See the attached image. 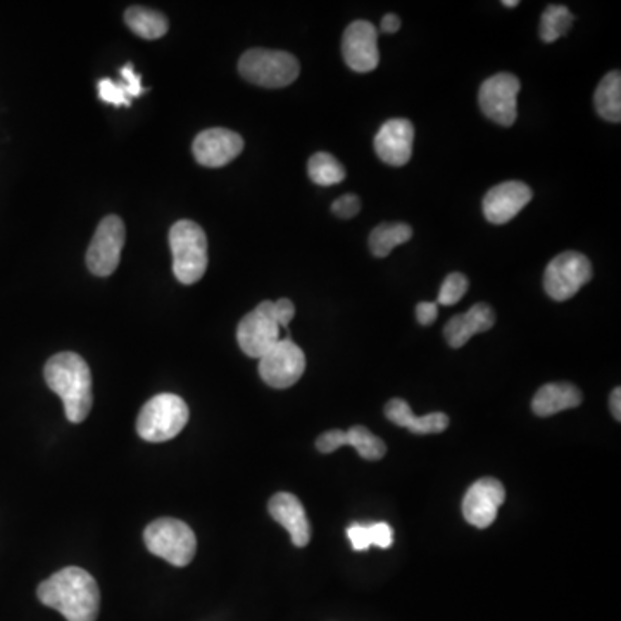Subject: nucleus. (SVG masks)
Here are the masks:
<instances>
[{"label":"nucleus","instance_id":"f257e3e1","mask_svg":"<svg viewBox=\"0 0 621 621\" xmlns=\"http://www.w3.org/2000/svg\"><path fill=\"white\" fill-rule=\"evenodd\" d=\"M38 599L68 621H95L101 608V590L95 578L76 566L57 571L38 585Z\"/></svg>","mask_w":621,"mask_h":621},{"label":"nucleus","instance_id":"f03ea898","mask_svg":"<svg viewBox=\"0 0 621 621\" xmlns=\"http://www.w3.org/2000/svg\"><path fill=\"white\" fill-rule=\"evenodd\" d=\"M45 382L63 399L64 413L71 423H82L92 409V373L76 352H59L44 368Z\"/></svg>","mask_w":621,"mask_h":621},{"label":"nucleus","instance_id":"7ed1b4c3","mask_svg":"<svg viewBox=\"0 0 621 621\" xmlns=\"http://www.w3.org/2000/svg\"><path fill=\"white\" fill-rule=\"evenodd\" d=\"M170 245L173 273L183 285L201 280L207 270V237L194 221L182 220L171 226Z\"/></svg>","mask_w":621,"mask_h":621},{"label":"nucleus","instance_id":"20e7f679","mask_svg":"<svg viewBox=\"0 0 621 621\" xmlns=\"http://www.w3.org/2000/svg\"><path fill=\"white\" fill-rule=\"evenodd\" d=\"M189 421V406L175 394H159L145 404L137 420V432L147 442L175 439Z\"/></svg>","mask_w":621,"mask_h":621},{"label":"nucleus","instance_id":"39448f33","mask_svg":"<svg viewBox=\"0 0 621 621\" xmlns=\"http://www.w3.org/2000/svg\"><path fill=\"white\" fill-rule=\"evenodd\" d=\"M240 75L258 87L282 88L297 80L301 64L289 52L251 49L240 57Z\"/></svg>","mask_w":621,"mask_h":621},{"label":"nucleus","instance_id":"423d86ee","mask_svg":"<svg viewBox=\"0 0 621 621\" xmlns=\"http://www.w3.org/2000/svg\"><path fill=\"white\" fill-rule=\"evenodd\" d=\"M144 540L152 554L173 566L190 565L197 551V539L192 528L175 518L152 521L145 528Z\"/></svg>","mask_w":621,"mask_h":621},{"label":"nucleus","instance_id":"0eeeda50","mask_svg":"<svg viewBox=\"0 0 621 621\" xmlns=\"http://www.w3.org/2000/svg\"><path fill=\"white\" fill-rule=\"evenodd\" d=\"M592 278V264L580 252H563L547 264L544 289L552 301H568Z\"/></svg>","mask_w":621,"mask_h":621},{"label":"nucleus","instance_id":"6e6552de","mask_svg":"<svg viewBox=\"0 0 621 621\" xmlns=\"http://www.w3.org/2000/svg\"><path fill=\"white\" fill-rule=\"evenodd\" d=\"M280 332L282 328L273 314V302L264 301L242 318L237 328V340L249 358L261 359L282 340Z\"/></svg>","mask_w":621,"mask_h":621},{"label":"nucleus","instance_id":"1a4fd4ad","mask_svg":"<svg viewBox=\"0 0 621 621\" xmlns=\"http://www.w3.org/2000/svg\"><path fill=\"white\" fill-rule=\"evenodd\" d=\"M521 83L511 73H497L485 80L478 92V104L482 113L497 125L511 126L518 114V94Z\"/></svg>","mask_w":621,"mask_h":621},{"label":"nucleus","instance_id":"9d476101","mask_svg":"<svg viewBox=\"0 0 621 621\" xmlns=\"http://www.w3.org/2000/svg\"><path fill=\"white\" fill-rule=\"evenodd\" d=\"M306 370V356L290 337L280 340L259 359V375L273 389H289L301 380Z\"/></svg>","mask_w":621,"mask_h":621},{"label":"nucleus","instance_id":"9b49d317","mask_svg":"<svg viewBox=\"0 0 621 621\" xmlns=\"http://www.w3.org/2000/svg\"><path fill=\"white\" fill-rule=\"evenodd\" d=\"M125 240L126 230L123 220L114 214L104 218L97 226L92 244L88 247V270L97 276L113 275L120 266Z\"/></svg>","mask_w":621,"mask_h":621},{"label":"nucleus","instance_id":"f8f14e48","mask_svg":"<svg viewBox=\"0 0 621 621\" xmlns=\"http://www.w3.org/2000/svg\"><path fill=\"white\" fill-rule=\"evenodd\" d=\"M345 64L356 73H370L380 63L377 26L370 21H354L347 26L342 38Z\"/></svg>","mask_w":621,"mask_h":621},{"label":"nucleus","instance_id":"ddd939ff","mask_svg":"<svg viewBox=\"0 0 621 621\" xmlns=\"http://www.w3.org/2000/svg\"><path fill=\"white\" fill-rule=\"evenodd\" d=\"M506 501V490L497 478H480L471 485L463 499V516L477 528H489L496 521L499 508Z\"/></svg>","mask_w":621,"mask_h":621},{"label":"nucleus","instance_id":"4468645a","mask_svg":"<svg viewBox=\"0 0 621 621\" xmlns=\"http://www.w3.org/2000/svg\"><path fill=\"white\" fill-rule=\"evenodd\" d=\"M192 149L197 163L206 168H221L242 154L244 138L226 128H209L197 135Z\"/></svg>","mask_w":621,"mask_h":621},{"label":"nucleus","instance_id":"2eb2a0df","mask_svg":"<svg viewBox=\"0 0 621 621\" xmlns=\"http://www.w3.org/2000/svg\"><path fill=\"white\" fill-rule=\"evenodd\" d=\"M532 195V189L523 182L499 183L483 197V216L492 225H504L532 201Z\"/></svg>","mask_w":621,"mask_h":621},{"label":"nucleus","instance_id":"dca6fc26","mask_svg":"<svg viewBox=\"0 0 621 621\" xmlns=\"http://www.w3.org/2000/svg\"><path fill=\"white\" fill-rule=\"evenodd\" d=\"M414 126L411 121L394 118L385 121L375 137V152L383 163L404 166L413 154Z\"/></svg>","mask_w":621,"mask_h":621},{"label":"nucleus","instance_id":"f3484780","mask_svg":"<svg viewBox=\"0 0 621 621\" xmlns=\"http://www.w3.org/2000/svg\"><path fill=\"white\" fill-rule=\"evenodd\" d=\"M351 446L358 451L359 456L368 461H378L385 456L387 446L383 440L371 433L366 427H352L347 432L342 430H330L318 437L316 449L323 454L339 451L340 447Z\"/></svg>","mask_w":621,"mask_h":621},{"label":"nucleus","instance_id":"a211bd4d","mask_svg":"<svg viewBox=\"0 0 621 621\" xmlns=\"http://www.w3.org/2000/svg\"><path fill=\"white\" fill-rule=\"evenodd\" d=\"M268 511L276 523L290 534L295 547H306L311 540V525L302 502L289 492H278L271 497Z\"/></svg>","mask_w":621,"mask_h":621},{"label":"nucleus","instance_id":"6ab92c4d","mask_svg":"<svg viewBox=\"0 0 621 621\" xmlns=\"http://www.w3.org/2000/svg\"><path fill=\"white\" fill-rule=\"evenodd\" d=\"M496 323V314L489 304H475L468 309L465 314H456L454 318L447 321L444 328L447 344L452 349H459L468 344V340L477 333L489 332L490 328Z\"/></svg>","mask_w":621,"mask_h":621},{"label":"nucleus","instance_id":"aec40b11","mask_svg":"<svg viewBox=\"0 0 621 621\" xmlns=\"http://www.w3.org/2000/svg\"><path fill=\"white\" fill-rule=\"evenodd\" d=\"M385 416L394 425L408 428L416 435L444 432L449 427V416L444 413H430L427 416H414L409 404L402 399H392L385 406Z\"/></svg>","mask_w":621,"mask_h":621},{"label":"nucleus","instance_id":"412c9836","mask_svg":"<svg viewBox=\"0 0 621 621\" xmlns=\"http://www.w3.org/2000/svg\"><path fill=\"white\" fill-rule=\"evenodd\" d=\"M582 401L584 396L575 385L566 382L546 383L535 394L532 409L540 418H547L566 409L577 408Z\"/></svg>","mask_w":621,"mask_h":621},{"label":"nucleus","instance_id":"4be33fe9","mask_svg":"<svg viewBox=\"0 0 621 621\" xmlns=\"http://www.w3.org/2000/svg\"><path fill=\"white\" fill-rule=\"evenodd\" d=\"M125 23L137 37L145 38V40L164 37L170 30L168 18L163 13L152 11L147 7H130L125 13Z\"/></svg>","mask_w":621,"mask_h":621},{"label":"nucleus","instance_id":"5701e85b","mask_svg":"<svg viewBox=\"0 0 621 621\" xmlns=\"http://www.w3.org/2000/svg\"><path fill=\"white\" fill-rule=\"evenodd\" d=\"M594 106L603 120L611 123L621 121V75L620 71H611L597 85Z\"/></svg>","mask_w":621,"mask_h":621},{"label":"nucleus","instance_id":"b1692460","mask_svg":"<svg viewBox=\"0 0 621 621\" xmlns=\"http://www.w3.org/2000/svg\"><path fill=\"white\" fill-rule=\"evenodd\" d=\"M413 237V228L406 223H382L370 233V251L375 258H387L397 245Z\"/></svg>","mask_w":621,"mask_h":621},{"label":"nucleus","instance_id":"393cba45","mask_svg":"<svg viewBox=\"0 0 621 621\" xmlns=\"http://www.w3.org/2000/svg\"><path fill=\"white\" fill-rule=\"evenodd\" d=\"M347 537L351 540L354 551H368L370 546L389 549L394 542V532L387 523H373V525L356 523L347 528Z\"/></svg>","mask_w":621,"mask_h":621},{"label":"nucleus","instance_id":"a878e982","mask_svg":"<svg viewBox=\"0 0 621 621\" xmlns=\"http://www.w3.org/2000/svg\"><path fill=\"white\" fill-rule=\"evenodd\" d=\"M308 175L311 182L320 187H332L337 183L344 182L345 168L340 164L337 157L328 152H316L309 157Z\"/></svg>","mask_w":621,"mask_h":621},{"label":"nucleus","instance_id":"bb28decb","mask_svg":"<svg viewBox=\"0 0 621 621\" xmlns=\"http://www.w3.org/2000/svg\"><path fill=\"white\" fill-rule=\"evenodd\" d=\"M573 14L566 6H549L540 18V38L551 44L558 38L565 37L573 26Z\"/></svg>","mask_w":621,"mask_h":621},{"label":"nucleus","instance_id":"cd10ccee","mask_svg":"<svg viewBox=\"0 0 621 621\" xmlns=\"http://www.w3.org/2000/svg\"><path fill=\"white\" fill-rule=\"evenodd\" d=\"M468 285H470V282H468V278L463 273H458V271L451 273L442 283V287H440L437 304H440V306H454V304H458L463 299V295L468 292Z\"/></svg>","mask_w":621,"mask_h":621},{"label":"nucleus","instance_id":"c85d7f7f","mask_svg":"<svg viewBox=\"0 0 621 621\" xmlns=\"http://www.w3.org/2000/svg\"><path fill=\"white\" fill-rule=\"evenodd\" d=\"M99 97H101V101L107 102L111 106H132V99L126 94L125 85L113 82L109 78L99 82Z\"/></svg>","mask_w":621,"mask_h":621},{"label":"nucleus","instance_id":"c756f323","mask_svg":"<svg viewBox=\"0 0 621 621\" xmlns=\"http://www.w3.org/2000/svg\"><path fill=\"white\" fill-rule=\"evenodd\" d=\"M361 211V199L358 195L345 194L332 204V213L342 220H351Z\"/></svg>","mask_w":621,"mask_h":621},{"label":"nucleus","instance_id":"7c9ffc66","mask_svg":"<svg viewBox=\"0 0 621 621\" xmlns=\"http://www.w3.org/2000/svg\"><path fill=\"white\" fill-rule=\"evenodd\" d=\"M121 78H123V85H125L126 94L130 99L144 94L145 88L142 87V80H140V75L135 73L132 64L128 63L121 68Z\"/></svg>","mask_w":621,"mask_h":621},{"label":"nucleus","instance_id":"2f4dec72","mask_svg":"<svg viewBox=\"0 0 621 621\" xmlns=\"http://www.w3.org/2000/svg\"><path fill=\"white\" fill-rule=\"evenodd\" d=\"M273 314H275L276 321H278L280 328L287 330L290 321L294 320V302L289 301V299H280V301L273 302Z\"/></svg>","mask_w":621,"mask_h":621},{"label":"nucleus","instance_id":"473e14b6","mask_svg":"<svg viewBox=\"0 0 621 621\" xmlns=\"http://www.w3.org/2000/svg\"><path fill=\"white\" fill-rule=\"evenodd\" d=\"M439 316V304L437 302H420L416 306V320L423 327L432 325L433 321Z\"/></svg>","mask_w":621,"mask_h":621},{"label":"nucleus","instance_id":"72a5a7b5","mask_svg":"<svg viewBox=\"0 0 621 621\" xmlns=\"http://www.w3.org/2000/svg\"><path fill=\"white\" fill-rule=\"evenodd\" d=\"M380 30H382L383 33H387V35L399 32V30H401V18H399L397 14H387V16H383Z\"/></svg>","mask_w":621,"mask_h":621},{"label":"nucleus","instance_id":"f704fd0d","mask_svg":"<svg viewBox=\"0 0 621 621\" xmlns=\"http://www.w3.org/2000/svg\"><path fill=\"white\" fill-rule=\"evenodd\" d=\"M609 408H611V414L615 416V420H621V389L616 387L611 392V399H609Z\"/></svg>","mask_w":621,"mask_h":621},{"label":"nucleus","instance_id":"c9c22d12","mask_svg":"<svg viewBox=\"0 0 621 621\" xmlns=\"http://www.w3.org/2000/svg\"><path fill=\"white\" fill-rule=\"evenodd\" d=\"M520 2L518 0H506V2H502V6L509 7V9H513V7L518 6Z\"/></svg>","mask_w":621,"mask_h":621}]
</instances>
